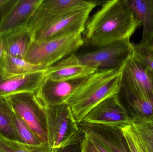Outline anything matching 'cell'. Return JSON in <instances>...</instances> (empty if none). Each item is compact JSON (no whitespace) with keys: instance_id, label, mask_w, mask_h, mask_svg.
<instances>
[{"instance_id":"6da1fadb","label":"cell","mask_w":153,"mask_h":152,"mask_svg":"<svg viewBox=\"0 0 153 152\" xmlns=\"http://www.w3.org/2000/svg\"><path fill=\"white\" fill-rule=\"evenodd\" d=\"M141 25L126 0L107 1L88 19L82 37L84 45L99 46L130 38Z\"/></svg>"},{"instance_id":"7a4b0ae2","label":"cell","mask_w":153,"mask_h":152,"mask_svg":"<svg viewBox=\"0 0 153 152\" xmlns=\"http://www.w3.org/2000/svg\"><path fill=\"white\" fill-rule=\"evenodd\" d=\"M121 70H96L67 100L65 103L70 106L77 123L82 122L86 114L99 103L117 93Z\"/></svg>"},{"instance_id":"3957f363","label":"cell","mask_w":153,"mask_h":152,"mask_svg":"<svg viewBox=\"0 0 153 152\" xmlns=\"http://www.w3.org/2000/svg\"><path fill=\"white\" fill-rule=\"evenodd\" d=\"M134 46L130 38L99 46L83 44L75 54L82 65L94 70H117L134 55Z\"/></svg>"},{"instance_id":"277c9868","label":"cell","mask_w":153,"mask_h":152,"mask_svg":"<svg viewBox=\"0 0 153 152\" xmlns=\"http://www.w3.org/2000/svg\"><path fill=\"white\" fill-rule=\"evenodd\" d=\"M84 44L82 35H75L43 42L32 41L24 59L48 68L76 53Z\"/></svg>"},{"instance_id":"5b68a950","label":"cell","mask_w":153,"mask_h":152,"mask_svg":"<svg viewBox=\"0 0 153 152\" xmlns=\"http://www.w3.org/2000/svg\"><path fill=\"white\" fill-rule=\"evenodd\" d=\"M7 98L13 110L26 123L41 143L48 144L45 109L36 93H19Z\"/></svg>"},{"instance_id":"8992f818","label":"cell","mask_w":153,"mask_h":152,"mask_svg":"<svg viewBox=\"0 0 153 152\" xmlns=\"http://www.w3.org/2000/svg\"><path fill=\"white\" fill-rule=\"evenodd\" d=\"M48 144L59 148L71 142L81 132L66 103L45 107Z\"/></svg>"},{"instance_id":"52a82bcc","label":"cell","mask_w":153,"mask_h":152,"mask_svg":"<svg viewBox=\"0 0 153 152\" xmlns=\"http://www.w3.org/2000/svg\"><path fill=\"white\" fill-rule=\"evenodd\" d=\"M117 94L126 102V109L134 121L153 117V97L123 68L121 70Z\"/></svg>"},{"instance_id":"ba28073f","label":"cell","mask_w":153,"mask_h":152,"mask_svg":"<svg viewBox=\"0 0 153 152\" xmlns=\"http://www.w3.org/2000/svg\"><path fill=\"white\" fill-rule=\"evenodd\" d=\"M98 3L78 9L56 20L43 28L32 34L34 42L54 40L68 36L82 35L85 29L89 15Z\"/></svg>"},{"instance_id":"9c48e42d","label":"cell","mask_w":153,"mask_h":152,"mask_svg":"<svg viewBox=\"0 0 153 152\" xmlns=\"http://www.w3.org/2000/svg\"><path fill=\"white\" fill-rule=\"evenodd\" d=\"M95 3L85 0H42L29 23V28L33 33L72 12Z\"/></svg>"},{"instance_id":"30bf717a","label":"cell","mask_w":153,"mask_h":152,"mask_svg":"<svg viewBox=\"0 0 153 152\" xmlns=\"http://www.w3.org/2000/svg\"><path fill=\"white\" fill-rule=\"evenodd\" d=\"M117 93L108 97L95 106L82 121L120 128L132 125L134 120L120 101Z\"/></svg>"},{"instance_id":"8fae6325","label":"cell","mask_w":153,"mask_h":152,"mask_svg":"<svg viewBox=\"0 0 153 152\" xmlns=\"http://www.w3.org/2000/svg\"><path fill=\"white\" fill-rule=\"evenodd\" d=\"M64 81L45 77L36 94L45 107L64 103L85 82L88 77Z\"/></svg>"},{"instance_id":"7c38bea8","label":"cell","mask_w":153,"mask_h":152,"mask_svg":"<svg viewBox=\"0 0 153 152\" xmlns=\"http://www.w3.org/2000/svg\"><path fill=\"white\" fill-rule=\"evenodd\" d=\"M78 128L85 134L98 140L110 152H131L121 128L82 122Z\"/></svg>"},{"instance_id":"4fadbf2b","label":"cell","mask_w":153,"mask_h":152,"mask_svg":"<svg viewBox=\"0 0 153 152\" xmlns=\"http://www.w3.org/2000/svg\"><path fill=\"white\" fill-rule=\"evenodd\" d=\"M47 70L19 76H8L0 71V97L21 93H36L45 77Z\"/></svg>"},{"instance_id":"5bb4252c","label":"cell","mask_w":153,"mask_h":152,"mask_svg":"<svg viewBox=\"0 0 153 152\" xmlns=\"http://www.w3.org/2000/svg\"><path fill=\"white\" fill-rule=\"evenodd\" d=\"M42 0H17L0 22V35L28 26Z\"/></svg>"},{"instance_id":"9a60e30c","label":"cell","mask_w":153,"mask_h":152,"mask_svg":"<svg viewBox=\"0 0 153 152\" xmlns=\"http://www.w3.org/2000/svg\"><path fill=\"white\" fill-rule=\"evenodd\" d=\"M96 71L82 65L75 53L49 67L45 77L55 81L71 80L88 76Z\"/></svg>"},{"instance_id":"2e32d148","label":"cell","mask_w":153,"mask_h":152,"mask_svg":"<svg viewBox=\"0 0 153 152\" xmlns=\"http://www.w3.org/2000/svg\"><path fill=\"white\" fill-rule=\"evenodd\" d=\"M4 53L24 59L32 43V34L28 26L0 35Z\"/></svg>"},{"instance_id":"e0dca14e","label":"cell","mask_w":153,"mask_h":152,"mask_svg":"<svg viewBox=\"0 0 153 152\" xmlns=\"http://www.w3.org/2000/svg\"><path fill=\"white\" fill-rule=\"evenodd\" d=\"M126 1L143 27V36L137 45L146 46L153 40V0Z\"/></svg>"},{"instance_id":"ac0fdd59","label":"cell","mask_w":153,"mask_h":152,"mask_svg":"<svg viewBox=\"0 0 153 152\" xmlns=\"http://www.w3.org/2000/svg\"><path fill=\"white\" fill-rule=\"evenodd\" d=\"M47 69V68L31 64L24 59L13 57L4 53L0 58V71L8 76H19Z\"/></svg>"},{"instance_id":"d6986e66","label":"cell","mask_w":153,"mask_h":152,"mask_svg":"<svg viewBox=\"0 0 153 152\" xmlns=\"http://www.w3.org/2000/svg\"><path fill=\"white\" fill-rule=\"evenodd\" d=\"M14 114L7 97H0V135L19 141L14 128Z\"/></svg>"},{"instance_id":"ffe728a7","label":"cell","mask_w":153,"mask_h":152,"mask_svg":"<svg viewBox=\"0 0 153 152\" xmlns=\"http://www.w3.org/2000/svg\"><path fill=\"white\" fill-rule=\"evenodd\" d=\"M123 68L133 76L150 96L153 97L152 81L147 70L134 55L128 60Z\"/></svg>"},{"instance_id":"44dd1931","label":"cell","mask_w":153,"mask_h":152,"mask_svg":"<svg viewBox=\"0 0 153 152\" xmlns=\"http://www.w3.org/2000/svg\"><path fill=\"white\" fill-rule=\"evenodd\" d=\"M48 144L31 145L9 139L0 135V152H52Z\"/></svg>"},{"instance_id":"7402d4cb","label":"cell","mask_w":153,"mask_h":152,"mask_svg":"<svg viewBox=\"0 0 153 152\" xmlns=\"http://www.w3.org/2000/svg\"><path fill=\"white\" fill-rule=\"evenodd\" d=\"M132 126L147 152H153V117L146 120L134 121Z\"/></svg>"},{"instance_id":"603a6c76","label":"cell","mask_w":153,"mask_h":152,"mask_svg":"<svg viewBox=\"0 0 153 152\" xmlns=\"http://www.w3.org/2000/svg\"><path fill=\"white\" fill-rule=\"evenodd\" d=\"M13 120L19 142L31 145H38L42 144L26 123L15 112Z\"/></svg>"},{"instance_id":"cb8c5ba5","label":"cell","mask_w":153,"mask_h":152,"mask_svg":"<svg viewBox=\"0 0 153 152\" xmlns=\"http://www.w3.org/2000/svg\"><path fill=\"white\" fill-rule=\"evenodd\" d=\"M131 152H147L132 125H128L121 128Z\"/></svg>"},{"instance_id":"d4e9b609","label":"cell","mask_w":153,"mask_h":152,"mask_svg":"<svg viewBox=\"0 0 153 152\" xmlns=\"http://www.w3.org/2000/svg\"><path fill=\"white\" fill-rule=\"evenodd\" d=\"M134 56L146 70L153 71V48L135 45Z\"/></svg>"},{"instance_id":"484cf974","label":"cell","mask_w":153,"mask_h":152,"mask_svg":"<svg viewBox=\"0 0 153 152\" xmlns=\"http://www.w3.org/2000/svg\"><path fill=\"white\" fill-rule=\"evenodd\" d=\"M85 136V134L81 131L71 142L59 148H54L52 152H82Z\"/></svg>"},{"instance_id":"4316f807","label":"cell","mask_w":153,"mask_h":152,"mask_svg":"<svg viewBox=\"0 0 153 152\" xmlns=\"http://www.w3.org/2000/svg\"><path fill=\"white\" fill-rule=\"evenodd\" d=\"M17 0H0V22Z\"/></svg>"},{"instance_id":"83f0119b","label":"cell","mask_w":153,"mask_h":152,"mask_svg":"<svg viewBox=\"0 0 153 152\" xmlns=\"http://www.w3.org/2000/svg\"><path fill=\"white\" fill-rule=\"evenodd\" d=\"M82 152H100L90 137L85 134L83 143Z\"/></svg>"},{"instance_id":"f1b7e54d","label":"cell","mask_w":153,"mask_h":152,"mask_svg":"<svg viewBox=\"0 0 153 152\" xmlns=\"http://www.w3.org/2000/svg\"><path fill=\"white\" fill-rule=\"evenodd\" d=\"M88 136L91 138V140L94 144V145L96 146V148L98 149L100 152H110L102 144V143L99 142L98 140L88 135Z\"/></svg>"},{"instance_id":"f546056e","label":"cell","mask_w":153,"mask_h":152,"mask_svg":"<svg viewBox=\"0 0 153 152\" xmlns=\"http://www.w3.org/2000/svg\"><path fill=\"white\" fill-rule=\"evenodd\" d=\"M3 48L1 38L0 36V58L3 54Z\"/></svg>"},{"instance_id":"4dcf8cb0","label":"cell","mask_w":153,"mask_h":152,"mask_svg":"<svg viewBox=\"0 0 153 152\" xmlns=\"http://www.w3.org/2000/svg\"><path fill=\"white\" fill-rule=\"evenodd\" d=\"M147 70V72H148V74H149V76H150V78H151V79H152L153 84V71L150 70Z\"/></svg>"}]
</instances>
